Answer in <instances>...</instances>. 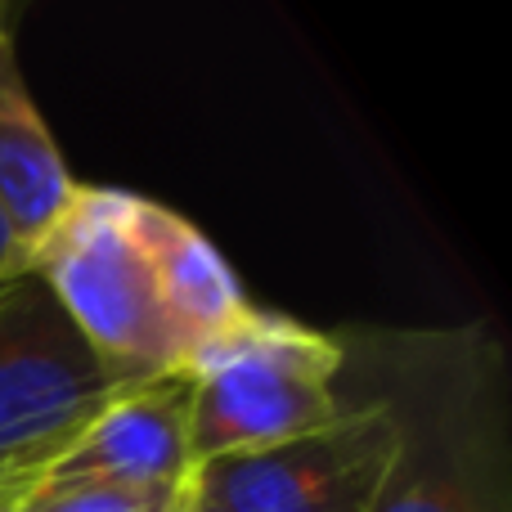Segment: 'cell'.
Segmentation results:
<instances>
[{
    "label": "cell",
    "mask_w": 512,
    "mask_h": 512,
    "mask_svg": "<svg viewBox=\"0 0 512 512\" xmlns=\"http://www.w3.org/2000/svg\"><path fill=\"white\" fill-rule=\"evenodd\" d=\"M131 221L135 239L149 256L153 274H158L162 306H167L176 333L185 337L189 364H194L203 346H212L216 337H225L252 315L256 301L248 297L234 265L225 261V252L176 207L135 194Z\"/></svg>",
    "instance_id": "8"
},
{
    "label": "cell",
    "mask_w": 512,
    "mask_h": 512,
    "mask_svg": "<svg viewBox=\"0 0 512 512\" xmlns=\"http://www.w3.org/2000/svg\"><path fill=\"white\" fill-rule=\"evenodd\" d=\"M342 337L256 306L239 328L194 355L189 463L261 454L342 414Z\"/></svg>",
    "instance_id": "3"
},
{
    "label": "cell",
    "mask_w": 512,
    "mask_h": 512,
    "mask_svg": "<svg viewBox=\"0 0 512 512\" xmlns=\"http://www.w3.org/2000/svg\"><path fill=\"white\" fill-rule=\"evenodd\" d=\"M23 279V265H18V252H14V243H9V234H5V225H0V297H5L14 283Z\"/></svg>",
    "instance_id": "11"
},
{
    "label": "cell",
    "mask_w": 512,
    "mask_h": 512,
    "mask_svg": "<svg viewBox=\"0 0 512 512\" xmlns=\"http://www.w3.org/2000/svg\"><path fill=\"white\" fill-rule=\"evenodd\" d=\"M41 463H54V459H32V463H0V481H5V477H14V472H23V468H41Z\"/></svg>",
    "instance_id": "13"
},
{
    "label": "cell",
    "mask_w": 512,
    "mask_h": 512,
    "mask_svg": "<svg viewBox=\"0 0 512 512\" xmlns=\"http://www.w3.org/2000/svg\"><path fill=\"white\" fill-rule=\"evenodd\" d=\"M176 490L158 495V490L108 486V481H41L23 512H167Z\"/></svg>",
    "instance_id": "9"
},
{
    "label": "cell",
    "mask_w": 512,
    "mask_h": 512,
    "mask_svg": "<svg viewBox=\"0 0 512 512\" xmlns=\"http://www.w3.org/2000/svg\"><path fill=\"white\" fill-rule=\"evenodd\" d=\"M117 387L36 274L0 297V463L54 459Z\"/></svg>",
    "instance_id": "4"
},
{
    "label": "cell",
    "mask_w": 512,
    "mask_h": 512,
    "mask_svg": "<svg viewBox=\"0 0 512 512\" xmlns=\"http://www.w3.org/2000/svg\"><path fill=\"white\" fill-rule=\"evenodd\" d=\"M77 189L81 185L63 162L59 140L27 90L18 41L9 27L0 32V225L14 243L23 274L32 252L50 239L72 207Z\"/></svg>",
    "instance_id": "7"
},
{
    "label": "cell",
    "mask_w": 512,
    "mask_h": 512,
    "mask_svg": "<svg viewBox=\"0 0 512 512\" xmlns=\"http://www.w3.org/2000/svg\"><path fill=\"white\" fill-rule=\"evenodd\" d=\"M194 495H198V477H194V472H189V481L176 490V495H171L167 512H189V508H194Z\"/></svg>",
    "instance_id": "12"
},
{
    "label": "cell",
    "mask_w": 512,
    "mask_h": 512,
    "mask_svg": "<svg viewBox=\"0 0 512 512\" xmlns=\"http://www.w3.org/2000/svg\"><path fill=\"white\" fill-rule=\"evenodd\" d=\"M45 468H50V463H41V468H23V472H14V477L0 481V512H23L27 499H32V490L45 481Z\"/></svg>",
    "instance_id": "10"
},
{
    "label": "cell",
    "mask_w": 512,
    "mask_h": 512,
    "mask_svg": "<svg viewBox=\"0 0 512 512\" xmlns=\"http://www.w3.org/2000/svg\"><path fill=\"white\" fill-rule=\"evenodd\" d=\"M131 212L135 194L126 189L81 185L54 234L27 261V274L59 301L63 319L117 391L189 369V346L162 306Z\"/></svg>",
    "instance_id": "2"
},
{
    "label": "cell",
    "mask_w": 512,
    "mask_h": 512,
    "mask_svg": "<svg viewBox=\"0 0 512 512\" xmlns=\"http://www.w3.org/2000/svg\"><path fill=\"white\" fill-rule=\"evenodd\" d=\"M189 400L194 378H171L122 387L45 468V481H108L131 490H167L185 486L189 463Z\"/></svg>",
    "instance_id": "6"
},
{
    "label": "cell",
    "mask_w": 512,
    "mask_h": 512,
    "mask_svg": "<svg viewBox=\"0 0 512 512\" xmlns=\"http://www.w3.org/2000/svg\"><path fill=\"white\" fill-rule=\"evenodd\" d=\"M342 337V396L378 400L396 427L373 512H512L508 369L481 324Z\"/></svg>",
    "instance_id": "1"
},
{
    "label": "cell",
    "mask_w": 512,
    "mask_h": 512,
    "mask_svg": "<svg viewBox=\"0 0 512 512\" xmlns=\"http://www.w3.org/2000/svg\"><path fill=\"white\" fill-rule=\"evenodd\" d=\"M189 512H225V508H221V504H212V499H207L203 490H198V495H194V508H189Z\"/></svg>",
    "instance_id": "14"
},
{
    "label": "cell",
    "mask_w": 512,
    "mask_h": 512,
    "mask_svg": "<svg viewBox=\"0 0 512 512\" xmlns=\"http://www.w3.org/2000/svg\"><path fill=\"white\" fill-rule=\"evenodd\" d=\"M396 454V427L378 400L342 396L328 427L261 454L194 468L198 490L225 512H373Z\"/></svg>",
    "instance_id": "5"
},
{
    "label": "cell",
    "mask_w": 512,
    "mask_h": 512,
    "mask_svg": "<svg viewBox=\"0 0 512 512\" xmlns=\"http://www.w3.org/2000/svg\"><path fill=\"white\" fill-rule=\"evenodd\" d=\"M14 14H18V9L9 5V0H0V32H9V27H14Z\"/></svg>",
    "instance_id": "15"
}]
</instances>
